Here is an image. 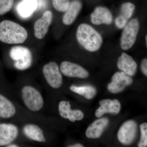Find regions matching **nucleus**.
I'll return each mask as SVG.
<instances>
[{
  "label": "nucleus",
  "mask_w": 147,
  "mask_h": 147,
  "mask_svg": "<svg viewBox=\"0 0 147 147\" xmlns=\"http://www.w3.org/2000/svg\"><path fill=\"white\" fill-rule=\"evenodd\" d=\"M76 36L79 44L89 52H96L102 45L101 35L88 24L79 25L76 31Z\"/></svg>",
  "instance_id": "nucleus-1"
},
{
  "label": "nucleus",
  "mask_w": 147,
  "mask_h": 147,
  "mask_svg": "<svg viewBox=\"0 0 147 147\" xmlns=\"http://www.w3.org/2000/svg\"><path fill=\"white\" fill-rule=\"evenodd\" d=\"M28 32L24 27L15 22L5 20L0 23V41L9 44L25 42Z\"/></svg>",
  "instance_id": "nucleus-2"
},
{
  "label": "nucleus",
  "mask_w": 147,
  "mask_h": 147,
  "mask_svg": "<svg viewBox=\"0 0 147 147\" xmlns=\"http://www.w3.org/2000/svg\"><path fill=\"white\" fill-rule=\"evenodd\" d=\"M14 61V67L18 70H24L29 68L32 63V56L29 49L24 46H14L9 53Z\"/></svg>",
  "instance_id": "nucleus-3"
},
{
  "label": "nucleus",
  "mask_w": 147,
  "mask_h": 147,
  "mask_svg": "<svg viewBox=\"0 0 147 147\" xmlns=\"http://www.w3.org/2000/svg\"><path fill=\"white\" fill-rule=\"evenodd\" d=\"M140 24L137 18H133L123 28L120 39L121 48L125 50L131 48L135 43L139 32Z\"/></svg>",
  "instance_id": "nucleus-4"
},
{
  "label": "nucleus",
  "mask_w": 147,
  "mask_h": 147,
  "mask_svg": "<svg viewBox=\"0 0 147 147\" xmlns=\"http://www.w3.org/2000/svg\"><path fill=\"white\" fill-rule=\"evenodd\" d=\"M22 98L27 108L33 112L41 110L44 104L42 96L38 91L30 86L24 87L21 91Z\"/></svg>",
  "instance_id": "nucleus-5"
},
{
  "label": "nucleus",
  "mask_w": 147,
  "mask_h": 147,
  "mask_svg": "<svg viewBox=\"0 0 147 147\" xmlns=\"http://www.w3.org/2000/svg\"><path fill=\"white\" fill-rule=\"evenodd\" d=\"M42 73L47 84L55 89L60 88L62 85L63 78L57 64L50 62L42 68Z\"/></svg>",
  "instance_id": "nucleus-6"
},
{
  "label": "nucleus",
  "mask_w": 147,
  "mask_h": 147,
  "mask_svg": "<svg viewBox=\"0 0 147 147\" xmlns=\"http://www.w3.org/2000/svg\"><path fill=\"white\" fill-rule=\"evenodd\" d=\"M137 130L136 122L133 120L127 121L121 125L118 132L119 141L123 144H130L136 138Z\"/></svg>",
  "instance_id": "nucleus-7"
},
{
  "label": "nucleus",
  "mask_w": 147,
  "mask_h": 147,
  "mask_svg": "<svg viewBox=\"0 0 147 147\" xmlns=\"http://www.w3.org/2000/svg\"><path fill=\"white\" fill-rule=\"evenodd\" d=\"M133 80L130 76L123 71H118L112 76V82L108 84L107 88L110 92L118 93L123 91L125 87L131 85Z\"/></svg>",
  "instance_id": "nucleus-8"
},
{
  "label": "nucleus",
  "mask_w": 147,
  "mask_h": 147,
  "mask_svg": "<svg viewBox=\"0 0 147 147\" xmlns=\"http://www.w3.org/2000/svg\"><path fill=\"white\" fill-rule=\"evenodd\" d=\"M61 72L64 76L80 79H86L89 76L86 69L76 63L65 61L60 65Z\"/></svg>",
  "instance_id": "nucleus-9"
},
{
  "label": "nucleus",
  "mask_w": 147,
  "mask_h": 147,
  "mask_svg": "<svg viewBox=\"0 0 147 147\" xmlns=\"http://www.w3.org/2000/svg\"><path fill=\"white\" fill-rule=\"evenodd\" d=\"M52 20L53 13L50 11L47 10L44 12L41 18L36 21L34 25V33L37 38L41 39L45 36Z\"/></svg>",
  "instance_id": "nucleus-10"
},
{
  "label": "nucleus",
  "mask_w": 147,
  "mask_h": 147,
  "mask_svg": "<svg viewBox=\"0 0 147 147\" xmlns=\"http://www.w3.org/2000/svg\"><path fill=\"white\" fill-rule=\"evenodd\" d=\"M90 20L92 24L96 26L110 25L113 23V14L107 7L99 6L96 7L91 14Z\"/></svg>",
  "instance_id": "nucleus-11"
},
{
  "label": "nucleus",
  "mask_w": 147,
  "mask_h": 147,
  "mask_svg": "<svg viewBox=\"0 0 147 147\" xmlns=\"http://www.w3.org/2000/svg\"><path fill=\"white\" fill-rule=\"evenodd\" d=\"M59 111L62 117L68 119L71 122H74L76 121L82 120L84 118V113L81 110H71L69 101H61L59 103Z\"/></svg>",
  "instance_id": "nucleus-12"
},
{
  "label": "nucleus",
  "mask_w": 147,
  "mask_h": 147,
  "mask_svg": "<svg viewBox=\"0 0 147 147\" xmlns=\"http://www.w3.org/2000/svg\"><path fill=\"white\" fill-rule=\"evenodd\" d=\"M18 129L11 124H0V146L7 145L18 136Z\"/></svg>",
  "instance_id": "nucleus-13"
},
{
  "label": "nucleus",
  "mask_w": 147,
  "mask_h": 147,
  "mask_svg": "<svg viewBox=\"0 0 147 147\" xmlns=\"http://www.w3.org/2000/svg\"><path fill=\"white\" fill-rule=\"evenodd\" d=\"M100 107L96 111L95 115L97 117H100L106 113L117 115L120 111V102L117 99H103L99 101Z\"/></svg>",
  "instance_id": "nucleus-14"
},
{
  "label": "nucleus",
  "mask_w": 147,
  "mask_h": 147,
  "mask_svg": "<svg viewBox=\"0 0 147 147\" xmlns=\"http://www.w3.org/2000/svg\"><path fill=\"white\" fill-rule=\"evenodd\" d=\"M118 68L129 76L135 75L137 71V65L131 56L123 53L118 59Z\"/></svg>",
  "instance_id": "nucleus-15"
},
{
  "label": "nucleus",
  "mask_w": 147,
  "mask_h": 147,
  "mask_svg": "<svg viewBox=\"0 0 147 147\" xmlns=\"http://www.w3.org/2000/svg\"><path fill=\"white\" fill-rule=\"evenodd\" d=\"M108 123L109 120L106 118H102L95 121L88 127L86 131V136L89 139L99 138L108 126Z\"/></svg>",
  "instance_id": "nucleus-16"
},
{
  "label": "nucleus",
  "mask_w": 147,
  "mask_h": 147,
  "mask_svg": "<svg viewBox=\"0 0 147 147\" xmlns=\"http://www.w3.org/2000/svg\"><path fill=\"white\" fill-rule=\"evenodd\" d=\"M82 7V3L79 0H73L70 2L68 8L63 17V24L69 26L73 24L79 15Z\"/></svg>",
  "instance_id": "nucleus-17"
},
{
  "label": "nucleus",
  "mask_w": 147,
  "mask_h": 147,
  "mask_svg": "<svg viewBox=\"0 0 147 147\" xmlns=\"http://www.w3.org/2000/svg\"><path fill=\"white\" fill-rule=\"evenodd\" d=\"M23 132L26 137L33 141L42 143L46 142L43 131L36 125H26L23 128Z\"/></svg>",
  "instance_id": "nucleus-18"
},
{
  "label": "nucleus",
  "mask_w": 147,
  "mask_h": 147,
  "mask_svg": "<svg viewBox=\"0 0 147 147\" xmlns=\"http://www.w3.org/2000/svg\"><path fill=\"white\" fill-rule=\"evenodd\" d=\"M37 5L36 0H22L17 6V11L22 18H29L36 10Z\"/></svg>",
  "instance_id": "nucleus-19"
},
{
  "label": "nucleus",
  "mask_w": 147,
  "mask_h": 147,
  "mask_svg": "<svg viewBox=\"0 0 147 147\" xmlns=\"http://www.w3.org/2000/svg\"><path fill=\"white\" fill-rule=\"evenodd\" d=\"M16 108L10 100L0 94V117L9 118L16 113Z\"/></svg>",
  "instance_id": "nucleus-20"
},
{
  "label": "nucleus",
  "mask_w": 147,
  "mask_h": 147,
  "mask_svg": "<svg viewBox=\"0 0 147 147\" xmlns=\"http://www.w3.org/2000/svg\"><path fill=\"white\" fill-rule=\"evenodd\" d=\"M71 91L84 96L88 99L93 98L96 93V89L90 85L76 86L72 85L69 88Z\"/></svg>",
  "instance_id": "nucleus-21"
},
{
  "label": "nucleus",
  "mask_w": 147,
  "mask_h": 147,
  "mask_svg": "<svg viewBox=\"0 0 147 147\" xmlns=\"http://www.w3.org/2000/svg\"><path fill=\"white\" fill-rule=\"evenodd\" d=\"M135 9V5L132 3L129 2L124 3L121 7V14L129 20L133 15Z\"/></svg>",
  "instance_id": "nucleus-22"
},
{
  "label": "nucleus",
  "mask_w": 147,
  "mask_h": 147,
  "mask_svg": "<svg viewBox=\"0 0 147 147\" xmlns=\"http://www.w3.org/2000/svg\"><path fill=\"white\" fill-rule=\"evenodd\" d=\"M53 7L60 12H65L70 4L69 0H52Z\"/></svg>",
  "instance_id": "nucleus-23"
},
{
  "label": "nucleus",
  "mask_w": 147,
  "mask_h": 147,
  "mask_svg": "<svg viewBox=\"0 0 147 147\" xmlns=\"http://www.w3.org/2000/svg\"><path fill=\"white\" fill-rule=\"evenodd\" d=\"M141 137L138 143L139 147H147V123H143L140 125Z\"/></svg>",
  "instance_id": "nucleus-24"
},
{
  "label": "nucleus",
  "mask_w": 147,
  "mask_h": 147,
  "mask_svg": "<svg viewBox=\"0 0 147 147\" xmlns=\"http://www.w3.org/2000/svg\"><path fill=\"white\" fill-rule=\"evenodd\" d=\"M14 0H0V16L4 15L11 10Z\"/></svg>",
  "instance_id": "nucleus-25"
},
{
  "label": "nucleus",
  "mask_w": 147,
  "mask_h": 147,
  "mask_svg": "<svg viewBox=\"0 0 147 147\" xmlns=\"http://www.w3.org/2000/svg\"><path fill=\"white\" fill-rule=\"evenodd\" d=\"M127 21L128 20L126 18L121 14L116 18L115 24L118 28L123 29L126 26Z\"/></svg>",
  "instance_id": "nucleus-26"
},
{
  "label": "nucleus",
  "mask_w": 147,
  "mask_h": 147,
  "mask_svg": "<svg viewBox=\"0 0 147 147\" xmlns=\"http://www.w3.org/2000/svg\"><path fill=\"white\" fill-rule=\"evenodd\" d=\"M140 69L142 73L147 77V58L142 60L140 65Z\"/></svg>",
  "instance_id": "nucleus-27"
},
{
  "label": "nucleus",
  "mask_w": 147,
  "mask_h": 147,
  "mask_svg": "<svg viewBox=\"0 0 147 147\" xmlns=\"http://www.w3.org/2000/svg\"><path fill=\"white\" fill-rule=\"evenodd\" d=\"M69 147H84L82 144H75L71 145V146H68Z\"/></svg>",
  "instance_id": "nucleus-28"
},
{
  "label": "nucleus",
  "mask_w": 147,
  "mask_h": 147,
  "mask_svg": "<svg viewBox=\"0 0 147 147\" xmlns=\"http://www.w3.org/2000/svg\"><path fill=\"white\" fill-rule=\"evenodd\" d=\"M7 147H18V146L16 145L12 144V145H9V146H7Z\"/></svg>",
  "instance_id": "nucleus-29"
},
{
  "label": "nucleus",
  "mask_w": 147,
  "mask_h": 147,
  "mask_svg": "<svg viewBox=\"0 0 147 147\" xmlns=\"http://www.w3.org/2000/svg\"><path fill=\"white\" fill-rule=\"evenodd\" d=\"M145 39H146V45L147 48V34L146 35V37H145Z\"/></svg>",
  "instance_id": "nucleus-30"
}]
</instances>
